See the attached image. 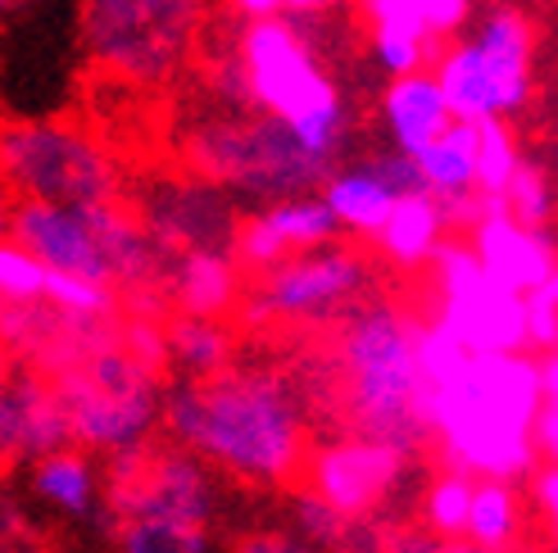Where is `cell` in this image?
Here are the masks:
<instances>
[{"label":"cell","instance_id":"obj_12","mask_svg":"<svg viewBox=\"0 0 558 553\" xmlns=\"http://www.w3.org/2000/svg\"><path fill=\"white\" fill-rule=\"evenodd\" d=\"M222 477L178 440L155 435L146 445L105 458V527L114 536L128 521H186L218 527L222 521Z\"/></svg>","mask_w":558,"mask_h":553},{"label":"cell","instance_id":"obj_21","mask_svg":"<svg viewBox=\"0 0 558 553\" xmlns=\"http://www.w3.org/2000/svg\"><path fill=\"white\" fill-rule=\"evenodd\" d=\"M454 236V223H450V209H445V200H436L427 186L417 191H404V196H396V205H390L386 223L377 228L373 236V250L386 268H396L404 276H417L445 241Z\"/></svg>","mask_w":558,"mask_h":553},{"label":"cell","instance_id":"obj_2","mask_svg":"<svg viewBox=\"0 0 558 553\" xmlns=\"http://www.w3.org/2000/svg\"><path fill=\"white\" fill-rule=\"evenodd\" d=\"M541 354H463L445 377L417 381V427L440 467L526 486L541 467Z\"/></svg>","mask_w":558,"mask_h":553},{"label":"cell","instance_id":"obj_31","mask_svg":"<svg viewBox=\"0 0 558 553\" xmlns=\"http://www.w3.org/2000/svg\"><path fill=\"white\" fill-rule=\"evenodd\" d=\"M518 163H522V146H518V132L509 127V119H482L477 123V196L486 205L505 196Z\"/></svg>","mask_w":558,"mask_h":553},{"label":"cell","instance_id":"obj_16","mask_svg":"<svg viewBox=\"0 0 558 553\" xmlns=\"http://www.w3.org/2000/svg\"><path fill=\"white\" fill-rule=\"evenodd\" d=\"M337 236H341V228L318 191H300V196H277V200H264L250 213H241L232 250H236L241 268L255 276L272 263H282L287 255L314 250V245H327Z\"/></svg>","mask_w":558,"mask_h":553},{"label":"cell","instance_id":"obj_42","mask_svg":"<svg viewBox=\"0 0 558 553\" xmlns=\"http://www.w3.org/2000/svg\"><path fill=\"white\" fill-rule=\"evenodd\" d=\"M345 5V0H287V14L291 19H323V14H337Z\"/></svg>","mask_w":558,"mask_h":553},{"label":"cell","instance_id":"obj_37","mask_svg":"<svg viewBox=\"0 0 558 553\" xmlns=\"http://www.w3.org/2000/svg\"><path fill=\"white\" fill-rule=\"evenodd\" d=\"M522 336H526V349L532 354H545L558 341V304L545 295V286L532 291L522 304Z\"/></svg>","mask_w":558,"mask_h":553},{"label":"cell","instance_id":"obj_27","mask_svg":"<svg viewBox=\"0 0 558 553\" xmlns=\"http://www.w3.org/2000/svg\"><path fill=\"white\" fill-rule=\"evenodd\" d=\"M526 521H532V500L522 494L518 481H495V477L472 481V504H468V527H463L468 540L513 544L526 536Z\"/></svg>","mask_w":558,"mask_h":553},{"label":"cell","instance_id":"obj_17","mask_svg":"<svg viewBox=\"0 0 558 553\" xmlns=\"http://www.w3.org/2000/svg\"><path fill=\"white\" fill-rule=\"evenodd\" d=\"M459 236L472 245V255L482 259L495 282L513 286L518 295L541 291L558 268V232L522 223L505 205H482V213Z\"/></svg>","mask_w":558,"mask_h":553},{"label":"cell","instance_id":"obj_35","mask_svg":"<svg viewBox=\"0 0 558 553\" xmlns=\"http://www.w3.org/2000/svg\"><path fill=\"white\" fill-rule=\"evenodd\" d=\"M0 553H46L41 531L33 527L27 508L5 490V481H0Z\"/></svg>","mask_w":558,"mask_h":553},{"label":"cell","instance_id":"obj_1","mask_svg":"<svg viewBox=\"0 0 558 553\" xmlns=\"http://www.w3.org/2000/svg\"><path fill=\"white\" fill-rule=\"evenodd\" d=\"M159 431L241 490H291L314 445L310 400L268 358H236L214 377L163 385Z\"/></svg>","mask_w":558,"mask_h":553},{"label":"cell","instance_id":"obj_44","mask_svg":"<svg viewBox=\"0 0 558 553\" xmlns=\"http://www.w3.org/2000/svg\"><path fill=\"white\" fill-rule=\"evenodd\" d=\"M14 368H19V358H14V349L5 345V336H0V391H5V381L14 377Z\"/></svg>","mask_w":558,"mask_h":553},{"label":"cell","instance_id":"obj_15","mask_svg":"<svg viewBox=\"0 0 558 553\" xmlns=\"http://www.w3.org/2000/svg\"><path fill=\"white\" fill-rule=\"evenodd\" d=\"M132 209L163 259L182 250H201V245H232L236 223H241L236 200L228 191L195 173L150 182Z\"/></svg>","mask_w":558,"mask_h":553},{"label":"cell","instance_id":"obj_18","mask_svg":"<svg viewBox=\"0 0 558 553\" xmlns=\"http://www.w3.org/2000/svg\"><path fill=\"white\" fill-rule=\"evenodd\" d=\"M60 445H73L60 391L46 372L19 364L0 391V467L14 472Z\"/></svg>","mask_w":558,"mask_h":553},{"label":"cell","instance_id":"obj_43","mask_svg":"<svg viewBox=\"0 0 558 553\" xmlns=\"http://www.w3.org/2000/svg\"><path fill=\"white\" fill-rule=\"evenodd\" d=\"M41 5H46V0H0V27L19 23V19H27V14H37Z\"/></svg>","mask_w":558,"mask_h":553},{"label":"cell","instance_id":"obj_11","mask_svg":"<svg viewBox=\"0 0 558 553\" xmlns=\"http://www.w3.org/2000/svg\"><path fill=\"white\" fill-rule=\"evenodd\" d=\"M0 182L14 200H123V163L96 132L69 119L0 123Z\"/></svg>","mask_w":558,"mask_h":553},{"label":"cell","instance_id":"obj_9","mask_svg":"<svg viewBox=\"0 0 558 553\" xmlns=\"http://www.w3.org/2000/svg\"><path fill=\"white\" fill-rule=\"evenodd\" d=\"M432 77L440 82L450 114L463 123L518 119L536 91L532 19L513 5H495L472 33H459L436 50Z\"/></svg>","mask_w":558,"mask_h":553},{"label":"cell","instance_id":"obj_46","mask_svg":"<svg viewBox=\"0 0 558 553\" xmlns=\"http://www.w3.org/2000/svg\"><path fill=\"white\" fill-rule=\"evenodd\" d=\"M545 295H549V299H554V304H558V268H554V272H549V282H545Z\"/></svg>","mask_w":558,"mask_h":553},{"label":"cell","instance_id":"obj_33","mask_svg":"<svg viewBox=\"0 0 558 553\" xmlns=\"http://www.w3.org/2000/svg\"><path fill=\"white\" fill-rule=\"evenodd\" d=\"M495 205H505L513 218H522V223H532V228H554L558 223V186H554L545 163L526 159V155H522L518 173L509 177L505 196H499Z\"/></svg>","mask_w":558,"mask_h":553},{"label":"cell","instance_id":"obj_4","mask_svg":"<svg viewBox=\"0 0 558 553\" xmlns=\"http://www.w3.org/2000/svg\"><path fill=\"white\" fill-rule=\"evenodd\" d=\"M417 322L423 304L368 291L354 309L323 327L327 341L295 381H318L323 391H314V400L337 408L341 427L427 450L417 427Z\"/></svg>","mask_w":558,"mask_h":553},{"label":"cell","instance_id":"obj_22","mask_svg":"<svg viewBox=\"0 0 558 553\" xmlns=\"http://www.w3.org/2000/svg\"><path fill=\"white\" fill-rule=\"evenodd\" d=\"M377 123L386 132V146L413 159L454 123V114L445 105V91L432 77V69H417L404 77H386V87L377 96Z\"/></svg>","mask_w":558,"mask_h":553},{"label":"cell","instance_id":"obj_24","mask_svg":"<svg viewBox=\"0 0 558 553\" xmlns=\"http://www.w3.org/2000/svg\"><path fill=\"white\" fill-rule=\"evenodd\" d=\"M287 527L318 553H381V536H386V521L345 517L341 508L318 500L310 486L287 490Z\"/></svg>","mask_w":558,"mask_h":553},{"label":"cell","instance_id":"obj_40","mask_svg":"<svg viewBox=\"0 0 558 553\" xmlns=\"http://www.w3.org/2000/svg\"><path fill=\"white\" fill-rule=\"evenodd\" d=\"M536 450H541V463H558V385H549L545 400H541Z\"/></svg>","mask_w":558,"mask_h":553},{"label":"cell","instance_id":"obj_29","mask_svg":"<svg viewBox=\"0 0 558 553\" xmlns=\"http://www.w3.org/2000/svg\"><path fill=\"white\" fill-rule=\"evenodd\" d=\"M119 553H222L218 527H186V521H128L114 531Z\"/></svg>","mask_w":558,"mask_h":553},{"label":"cell","instance_id":"obj_25","mask_svg":"<svg viewBox=\"0 0 558 553\" xmlns=\"http://www.w3.org/2000/svg\"><path fill=\"white\" fill-rule=\"evenodd\" d=\"M163 341H169V368L178 377H214L241 358V327L228 318L173 314L163 322Z\"/></svg>","mask_w":558,"mask_h":553},{"label":"cell","instance_id":"obj_41","mask_svg":"<svg viewBox=\"0 0 558 553\" xmlns=\"http://www.w3.org/2000/svg\"><path fill=\"white\" fill-rule=\"evenodd\" d=\"M236 23H250V19H272V14H287V0H218Z\"/></svg>","mask_w":558,"mask_h":553},{"label":"cell","instance_id":"obj_45","mask_svg":"<svg viewBox=\"0 0 558 553\" xmlns=\"http://www.w3.org/2000/svg\"><path fill=\"white\" fill-rule=\"evenodd\" d=\"M10 218H14V196H10V186L0 182V236H10Z\"/></svg>","mask_w":558,"mask_h":553},{"label":"cell","instance_id":"obj_20","mask_svg":"<svg viewBox=\"0 0 558 553\" xmlns=\"http://www.w3.org/2000/svg\"><path fill=\"white\" fill-rule=\"evenodd\" d=\"M27 500L37 508L73 521V527H105V458L82 450V445H60L23 467Z\"/></svg>","mask_w":558,"mask_h":553},{"label":"cell","instance_id":"obj_5","mask_svg":"<svg viewBox=\"0 0 558 553\" xmlns=\"http://www.w3.org/2000/svg\"><path fill=\"white\" fill-rule=\"evenodd\" d=\"M10 236L46 268L77 272L128 295H159L163 255L128 200H14Z\"/></svg>","mask_w":558,"mask_h":553},{"label":"cell","instance_id":"obj_19","mask_svg":"<svg viewBox=\"0 0 558 553\" xmlns=\"http://www.w3.org/2000/svg\"><path fill=\"white\" fill-rule=\"evenodd\" d=\"M250 272L241 268L232 245H201V250L169 255L159 268L163 309L191 318H232L245 295Z\"/></svg>","mask_w":558,"mask_h":553},{"label":"cell","instance_id":"obj_14","mask_svg":"<svg viewBox=\"0 0 558 553\" xmlns=\"http://www.w3.org/2000/svg\"><path fill=\"white\" fill-rule=\"evenodd\" d=\"M423 276H427L423 314L454 345H463L468 354L526 349V336H522L526 295H518L505 282H495L459 232L440 245L436 259L423 268Z\"/></svg>","mask_w":558,"mask_h":553},{"label":"cell","instance_id":"obj_28","mask_svg":"<svg viewBox=\"0 0 558 553\" xmlns=\"http://www.w3.org/2000/svg\"><path fill=\"white\" fill-rule=\"evenodd\" d=\"M468 504H472V477L454 472V467H440L436 477L423 481L413 500V521L427 527L436 536H463L468 527Z\"/></svg>","mask_w":558,"mask_h":553},{"label":"cell","instance_id":"obj_26","mask_svg":"<svg viewBox=\"0 0 558 553\" xmlns=\"http://www.w3.org/2000/svg\"><path fill=\"white\" fill-rule=\"evenodd\" d=\"M413 163L423 186L445 200V209L472 200L477 196V123L454 119L423 155H413Z\"/></svg>","mask_w":558,"mask_h":553},{"label":"cell","instance_id":"obj_23","mask_svg":"<svg viewBox=\"0 0 558 553\" xmlns=\"http://www.w3.org/2000/svg\"><path fill=\"white\" fill-rule=\"evenodd\" d=\"M318 196L331 209V218H337L345 241L373 245V236L386 223V213H390V205H396L400 191L386 182V173L368 155V159H341L337 169L318 182Z\"/></svg>","mask_w":558,"mask_h":553},{"label":"cell","instance_id":"obj_30","mask_svg":"<svg viewBox=\"0 0 558 553\" xmlns=\"http://www.w3.org/2000/svg\"><path fill=\"white\" fill-rule=\"evenodd\" d=\"M41 304H50L54 314L77 318V322H100V318H119L123 314V295L105 282H92V276L77 272H54L46 276V295Z\"/></svg>","mask_w":558,"mask_h":553},{"label":"cell","instance_id":"obj_10","mask_svg":"<svg viewBox=\"0 0 558 553\" xmlns=\"http://www.w3.org/2000/svg\"><path fill=\"white\" fill-rule=\"evenodd\" d=\"M373 286L377 268L364 255V245L337 236L255 272L232 318L241 331H323L345 309H354Z\"/></svg>","mask_w":558,"mask_h":553},{"label":"cell","instance_id":"obj_8","mask_svg":"<svg viewBox=\"0 0 558 553\" xmlns=\"http://www.w3.org/2000/svg\"><path fill=\"white\" fill-rule=\"evenodd\" d=\"M218 0H77V41L96 73L132 91L178 82Z\"/></svg>","mask_w":558,"mask_h":553},{"label":"cell","instance_id":"obj_36","mask_svg":"<svg viewBox=\"0 0 558 553\" xmlns=\"http://www.w3.org/2000/svg\"><path fill=\"white\" fill-rule=\"evenodd\" d=\"M526 486H532V513L541 521V544L545 553H558V463H541Z\"/></svg>","mask_w":558,"mask_h":553},{"label":"cell","instance_id":"obj_32","mask_svg":"<svg viewBox=\"0 0 558 553\" xmlns=\"http://www.w3.org/2000/svg\"><path fill=\"white\" fill-rule=\"evenodd\" d=\"M381 553H545V544L536 540H513V544H477L468 536H436L417 521H386V536H381Z\"/></svg>","mask_w":558,"mask_h":553},{"label":"cell","instance_id":"obj_38","mask_svg":"<svg viewBox=\"0 0 558 553\" xmlns=\"http://www.w3.org/2000/svg\"><path fill=\"white\" fill-rule=\"evenodd\" d=\"M222 553H318V549H310L291 527H250L232 536V544H222Z\"/></svg>","mask_w":558,"mask_h":553},{"label":"cell","instance_id":"obj_13","mask_svg":"<svg viewBox=\"0 0 558 553\" xmlns=\"http://www.w3.org/2000/svg\"><path fill=\"white\" fill-rule=\"evenodd\" d=\"M417 454L423 445H409V440L341 427L337 435H323L310 445L300 486H310L318 500L341 508L345 517L400 521L417 477Z\"/></svg>","mask_w":558,"mask_h":553},{"label":"cell","instance_id":"obj_34","mask_svg":"<svg viewBox=\"0 0 558 553\" xmlns=\"http://www.w3.org/2000/svg\"><path fill=\"white\" fill-rule=\"evenodd\" d=\"M445 41L427 37V33H413V27H368V60L386 73V77H404V73H417V69H432L436 50Z\"/></svg>","mask_w":558,"mask_h":553},{"label":"cell","instance_id":"obj_3","mask_svg":"<svg viewBox=\"0 0 558 553\" xmlns=\"http://www.w3.org/2000/svg\"><path fill=\"white\" fill-rule=\"evenodd\" d=\"M209 96L291 127L295 142L327 169H337L354 146V105L341 77L327 69L310 19L272 14L236 23L232 46L209 64Z\"/></svg>","mask_w":558,"mask_h":553},{"label":"cell","instance_id":"obj_7","mask_svg":"<svg viewBox=\"0 0 558 553\" xmlns=\"http://www.w3.org/2000/svg\"><path fill=\"white\" fill-rule=\"evenodd\" d=\"M119 318L82 349V358H73L64 372L50 377L54 391H60L73 445L100 458L163 435V372L123 345Z\"/></svg>","mask_w":558,"mask_h":553},{"label":"cell","instance_id":"obj_6","mask_svg":"<svg viewBox=\"0 0 558 553\" xmlns=\"http://www.w3.org/2000/svg\"><path fill=\"white\" fill-rule=\"evenodd\" d=\"M182 163L186 173L222 186L232 200L245 205L318 191V182L331 173L323 159H314L295 142L291 127L245 105L218 100H209L182 127Z\"/></svg>","mask_w":558,"mask_h":553},{"label":"cell","instance_id":"obj_39","mask_svg":"<svg viewBox=\"0 0 558 553\" xmlns=\"http://www.w3.org/2000/svg\"><path fill=\"white\" fill-rule=\"evenodd\" d=\"M413 5H417V19H423V27L436 41L459 37L468 27V19H472V0H413Z\"/></svg>","mask_w":558,"mask_h":553}]
</instances>
